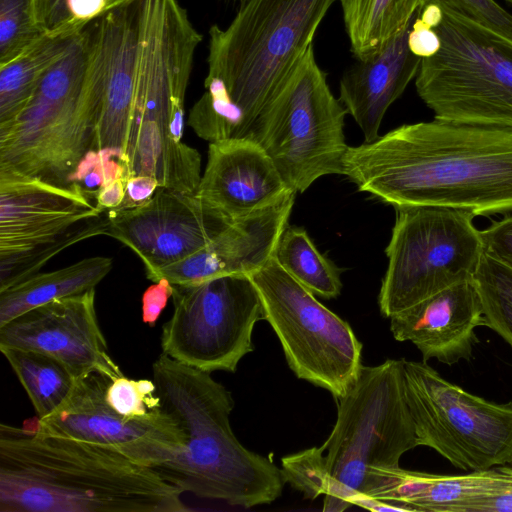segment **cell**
Wrapping results in <instances>:
<instances>
[{
	"label": "cell",
	"instance_id": "obj_1",
	"mask_svg": "<svg viewBox=\"0 0 512 512\" xmlns=\"http://www.w3.org/2000/svg\"><path fill=\"white\" fill-rule=\"evenodd\" d=\"M343 175L394 208L512 212V131L435 119L349 146Z\"/></svg>",
	"mask_w": 512,
	"mask_h": 512
},
{
	"label": "cell",
	"instance_id": "obj_2",
	"mask_svg": "<svg viewBox=\"0 0 512 512\" xmlns=\"http://www.w3.org/2000/svg\"><path fill=\"white\" fill-rule=\"evenodd\" d=\"M36 428L0 425L1 512L189 510L184 492L154 468L114 449Z\"/></svg>",
	"mask_w": 512,
	"mask_h": 512
},
{
	"label": "cell",
	"instance_id": "obj_3",
	"mask_svg": "<svg viewBox=\"0 0 512 512\" xmlns=\"http://www.w3.org/2000/svg\"><path fill=\"white\" fill-rule=\"evenodd\" d=\"M337 0H242L226 28L209 31L205 91L188 120L208 142L250 138L285 77Z\"/></svg>",
	"mask_w": 512,
	"mask_h": 512
},
{
	"label": "cell",
	"instance_id": "obj_4",
	"mask_svg": "<svg viewBox=\"0 0 512 512\" xmlns=\"http://www.w3.org/2000/svg\"><path fill=\"white\" fill-rule=\"evenodd\" d=\"M161 409L186 435L183 451L156 468L164 479L201 498L251 508L282 493L281 468L244 447L234 435L231 393L210 373L182 364L165 353L152 365Z\"/></svg>",
	"mask_w": 512,
	"mask_h": 512
},
{
	"label": "cell",
	"instance_id": "obj_5",
	"mask_svg": "<svg viewBox=\"0 0 512 512\" xmlns=\"http://www.w3.org/2000/svg\"><path fill=\"white\" fill-rule=\"evenodd\" d=\"M202 41L178 0H142L137 74L122 163L128 178L196 193L201 155L183 141L185 95Z\"/></svg>",
	"mask_w": 512,
	"mask_h": 512
},
{
	"label": "cell",
	"instance_id": "obj_6",
	"mask_svg": "<svg viewBox=\"0 0 512 512\" xmlns=\"http://www.w3.org/2000/svg\"><path fill=\"white\" fill-rule=\"evenodd\" d=\"M101 104L83 28L19 115L0 125V171L71 185L70 176L93 149Z\"/></svg>",
	"mask_w": 512,
	"mask_h": 512
},
{
	"label": "cell",
	"instance_id": "obj_7",
	"mask_svg": "<svg viewBox=\"0 0 512 512\" xmlns=\"http://www.w3.org/2000/svg\"><path fill=\"white\" fill-rule=\"evenodd\" d=\"M326 451L328 489L323 511L355 506L375 485L376 473L399 467L401 456L419 446L405 392L404 359L362 366L338 399Z\"/></svg>",
	"mask_w": 512,
	"mask_h": 512
},
{
	"label": "cell",
	"instance_id": "obj_8",
	"mask_svg": "<svg viewBox=\"0 0 512 512\" xmlns=\"http://www.w3.org/2000/svg\"><path fill=\"white\" fill-rule=\"evenodd\" d=\"M438 2L441 45L421 60L419 97L435 119L512 131V41Z\"/></svg>",
	"mask_w": 512,
	"mask_h": 512
},
{
	"label": "cell",
	"instance_id": "obj_9",
	"mask_svg": "<svg viewBox=\"0 0 512 512\" xmlns=\"http://www.w3.org/2000/svg\"><path fill=\"white\" fill-rule=\"evenodd\" d=\"M347 110L330 90L313 45L295 63L248 139L268 154L287 187L306 191L316 180L343 175Z\"/></svg>",
	"mask_w": 512,
	"mask_h": 512
},
{
	"label": "cell",
	"instance_id": "obj_10",
	"mask_svg": "<svg viewBox=\"0 0 512 512\" xmlns=\"http://www.w3.org/2000/svg\"><path fill=\"white\" fill-rule=\"evenodd\" d=\"M107 224V211L78 183L59 186L0 171V291L72 245L104 235Z\"/></svg>",
	"mask_w": 512,
	"mask_h": 512
},
{
	"label": "cell",
	"instance_id": "obj_11",
	"mask_svg": "<svg viewBox=\"0 0 512 512\" xmlns=\"http://www.w3.org/2000/svg\"><path fill=\"white\" fill-rule=\"evenodd\" d=\"M395 210L378 296L387 318L444 288L474 279L484 253L473 224L476 216L469 211L435 206Z\"/></svg>",
	"mask_w": 512,
	"mask_h": 512
},
{
	"label": "cell",
	"instance_id": "obj_12",
	"mask_svg": "<svg viewBox=\"0 0 512 512\" xmlns=\"http://www.w3.org/2000/svg\"><path fill=\"white\" fill-rule=\"evenodd\" d=\"M249 276L264 320L276 333L290 369L336 399L344 396L362 367V344L351 326L290 276L274 256Z\"/></svg>",
	"mask_w": 512,
	"mask_h": 512
},
{
	"label": "cell",
	"instance_id": "obj_13",
	"mask_svg": "<svg viewBox=\"0 0 512 512\" xmlns=\"http://www.w3.org/2000/svg\"><path fill=\"white\" fill-rule=\"evenodd\" d=\"M404 377L419 446L467 471L512 463V402L475 396L424 361L404 359Z\"/></svg>",
	"mask_w": 512,
	"mask_h": 512
},
{
	"label": "cell",
	"instance_id": "obj_14",
	"mask_svg": "<svg viewBox=\"0 0 512 512\" xmlns=\"http://www.w3.org/2000/svg\"><path fill=\"white\" fill-rule=\"evenodd\" d=\"M173 314L163 325L161 347L172 359L204 372H234L254 350L252 333L264 319L248 275H226L172 284Z\"/></svg>",
	"mask_w": 512,
	"mask_h": 512
},
{
	"label": "cell",
	"instance_id": "obj_15",
	"mask_svg": "<svg viewBox=\"0 0 512 512\" xmlns=\"http://www.w3.org/2000/svg\"><path fill=\"white\" fill-rule=\"evenodd\" d=\"M110 381L99 372L79 378L62 405L39 418L36 429L114 449L152 468L180 454L186 435L179 423L162 409L143 417L122 416L106 400Z\"/></svg>",
	"mask_w": 512,
	"mask_h": 512
},
{
	"label": "cell",
	"instance_id": "obj_16",
	"mask_svg": "<svg viewBox=\"0 0 512 512\" xmlns=\"http://www.w3.org/2000/svg\"><path fill=\"white\" fill-rule=\"evenodd\" d=\"M105 236L131 249L146 276L205 247L233 222L196 193L160 187L145 204L107 211Z\"/></svg>",
	"mask_w": 512,
	"mask_h": 512
},
{
	"label": "cell",
	"instance_id": "obj_17",
	"mask_svg": "<svg viewBox=\"0 0 512 512\" xmlns=\"http://www.w3.org/2000/svg\"><path fill=\"white\" fill-rule=\"evenodd\" d=\"M1 347L48 354L77 379L93 372L111 380L123 376L97 320L95 289L38 306L0 325Z\"/></svg>",
	"mask_w": 512,
	"mask_h": 512
},
{
	"label": "cell",
	"instance_id": "obj_18",
	"mask_svg": "<svg viewBox=\"0 0 512 512\" xmlns=\"http://www.w3.org/2000/svg\"><path fill=\"white\" fill-rule=\"evenodd\" d=\"M142 0L106 11L84 27L88 61L102 91L93 150L125 149L137 74Z\"/></svg>",
	"mask_w": 512,
	"mask_h": 512
},
{
	"label": "cell",
	"instance_id": "obj_19",
	"mask_svg": "<svg viewBox=\"0 0 512 512\" xmlns=\"http://www.w3.org/2000/svg\"><path fill=\"white\" fill-rule=\"evenodd\" d=\"M296 192L289 190L270 206L234 221L205 247L159 269L147 278H165L171 284L187 285L226 275H251L275 254L288 226Z\"/></svg>",
	"mask_w": 512,
	"mask_h": 512
},
{
	"label": "cell",
	"instance_id": "obj_20",
	"mask_svg": "<svg viewBox=\"0 0 512 512\" xmlns=\"http://www.w3.org/2000/svg\"><path fill=\"white\" fill-rule=\"evenodd\" d=\"M478 326H486L483 304L474 279L456 283L390 318L397 341H410L423 361L453 365L470 360Z\"/></svg>",
	"mask_w": 512,
	"mask_h": 512
},
{
	"label": "cell",
	"instance_id": "obj_21",
	"mask_svg": "<svg viewBox=\"0 0 512 512\" xmlns=\"http://www.w3.org/2000/svg\"><path fill=\"white\" fill-rule=\"evenodd\" d=\"M289 190L266 151L252 139L237 138L209 143L196 195L234 222L270 206Z\"/></svg>",
	"mask_w": 512,
	"mask_h": 512
},
{
	"label": "cell",
	"instance_id": "obj_22",
	"mask_svg": "<svg viewBox=\"0 0 512 512\" xmlns=\"http://www.w3.org/2000/svg\"><path fill=\"white\" fill-rule=\"evenodd\" d=\"M410 26L374 55L357 60L340 79L339 100L361 129L365 143L380 137L386 111L417 76L422 59L409 49Z\"/></svg>",
	"mask_w": 512,
	"mask_h": 512
},
{
	"label": "cell",
	"instance_id": "obj_23",
	"mask_svg": "<svg viewBox=\"0 0 512 512\" xmlns=\"http://www.w3.org/2000/svg\"><path fill=\"white\" fill-rule=\"evenodd\" d=\"M112 266L110 257L84 258L58 270L38 272L0 291V325L38 306L95 289Z\"/></svg>",
	"mask_w": 512,
	"mask_h": 512
},
{
	"label": "cell",
	"instance_id": "obj_24",
	"mask_svg": "<svg viewBox=\"0 0 512 512\" xmlns=\"http://www.w3.org/2000/svg\"><path fill=\"white\" fill-rule=\"evenodd\" d=\"M339 1L350 50L356 60H364L407 28L421 8L437 0Z\"/></svg>",
	"mask_w": 512,
	"mask_h": 512
},
{
	"label": "cell",
	"instance_id": "obj_25",
	"mask_svg": "<svg viewBox=\"0 0 512 512\" xmlns=\"http://www.w3.org/2000/svg\"><path fill=\"white\" fill-rule=\"evenodd\" d=\"M79 33L45 34L12 60L0 64V125L19 115L43 76L68 52Z\"/></svg>",
	"mask_w": 512,
	"mask_h": 512
},
{
	"label": "cell",
	"instance_id": "obj_26",
	"mask_svg": "<svg viewBox=\"0 0 512 512\" xmlns=\"http://www.w3.org/2000/svg\"><path fill=\"white\" fill-rule=\"evenodd\" d=\"M37 416L53 413L68 398L78 380L58 359L35 350L1 347Z\"/></svg>",
	"mask_w": 512,
	"mask_h": 512
},
{
	"label": "cell",
	"instance_id": "obj_27",
	"mask_svg": "<svg viewBox=\"0 0 512 512\" xmlns=\"http://www.w3.org/2000/svg\"><path fill=\"white\" fill-rule=\"evenodd\" d=\"M274 257L290 276L314 295L331 299L341 293L340 269L317 249L302 227H286Z\"/></svg>",
	"mask_w": 512,
	"mask_h": 512
},
{
	"label": "cell",
	"instance_id": "obj_28",
	"mask_svg": "<svg viewBox=\"0 0 512 512\" xmlns=\"http://www.w3.org/2000/svg\"><path fill=\"white\" fill-rule=\"evenodd\" d=\"M474 282L482 300L486 326L512 347V269L484 252Z\"/></svg>",
	"mask_w": 512,
	"mask_h": 512
},
{
	"label": "cell",
	"instance_id": "obj_29",
	"mask_svg": "<svg viewBox=\"0 0 512 512\" xmlns=\"http://www.w3.org/2000/svg\"><path fill=\"white\" fill-rule=\"evenodd\" d=\"M45 33L38 24L35 0H0V64H4Z\"/></svg>",
	"mask_w": 512,
	"mask_h": 512
},
{
	"label": "cell",
	"instance_id": "obj_30",
	"mask_svg": "<svg viewBox=\"0 0 512 512\" xmlns=\"http://www.w3.org/2000/svg\"><path fill=\"white\" fill-rule=\"evenodd\" d=\"M281 472L285 483L302 492L308 499L325 496L328 473L324 450L312 447L281 459Z\"/></svg>",
	"mask_w": 512,
	"mask_h": 512
},
{
	"label": "cell",
	"instance_id": "obj_31",
	"mask_svg": "<svg viewBox=\"0 0 512 512\" xmlns=\"http://www.w3.org/2000/svg\"><path fill=\"white\" fill-rule=\"evenodd\" d=\"M106 400L116 412L129 418L143 417L161 409L153 380H132L124 375L110 381Z\"/></svg>",
	"mask_w": 512,
	"mask_h": 512
},
{
	"label": "cell",
	"instance_id": "obj_32",
	"mask_svg": "<svg viewBox=\"0 0 512 512\" xmlns=\"http://www.w3.org/2000/svg\"><path fill=\"white\" fill-rule=\"evenodd\" d=\"M461 13L512 41V14L495 0H445Z\"/></svg>",
	"mask_w": 512,
	"mask_h": 512
},
{
	"label": "cell",
	"instance_id": "obj_33",
	"mask_svg": "<svg viewBox=\"0 0 512 512\" xmlns=\"http://www.w3.org/2000/svg\"><path fill=\"white\" fill-rule=\"evenodd\" d=\"M483 251L512 269V213L479 230Z\"/></svg>",
	"mask_w": 512,
	"mask_h": 512
},
{
	"label": "cell",
	"instance_id": "obj_34",
	"mask_svg": "<svg viewBox=\"0 0 512 512\" xmlns=\"http://www.w3.org/2000/svg\"><path fill=\"white\" fill-rule=\"evenodd\" d=\"M38 24L45 34H77L69 28L66 0H35Z\"/></svg>",
	"mask_w": 512,
	"mask_h": 512
},
{
	"label": "cell",
	"instance_id": "obj_35",
	"mask_svg": "<svg viewBox=\"0 0 512 512\" xmlns=\"http://www.w3.org/2000/svg\"><path fill=\"white\" fill-rule=\"evenodd\" d=\"M441 41L437 31L415 16L409 33L408 46L417 57L424 59L433 56L440 49Z\"/></svg>",
	"mask_w": 512,
	"mask_h": 512
},
{
	"label": "cell",
	"instance_id": "obj_36",
	"mask_svg": "<svg viewBox=\"0 0 512 512\" xmlns=\"http://www.w3.org/2000/svg\"><path fill=\"white\" fill-rule=\"evenodd\" d=\"M142 295V320L153 327L172 297L173 286L165 278L154 282Z\"/></svg>",
	"mask_w": 512,
	"mask_h": 512
},
{
	"label": "cell",
	"instance_id": "obj_37",
	"mask_svg": "<svg viewBox=\"0 0 512 512\" xmlns=\"http://www.w3.org/2000/svg\"><path fill=\"white\" fill-rule=\"evenodd\" d=\"M156 178L149 175H134L126 180L124 199L117 209L128 210L148 202L160 188Z\"/></svg>",
	"mask_w": 512,
	"mask_h": 512
},
{
	"label": "cell",
	"instance_id": "obj_38",
	"mask_svg": "<svg viewBox=\"0 0 512 512\" xmlns=\"http://www.w3.org/2000/svg\"><path fill=\"white\" fill-rule=\"evenodd\" d=\"M126 180L121 177L99 188L95 194L97 205L106 211L117 209L124 199Z\"/></svg>",
	"mask_w": 512,
	"mask_h": 512
},
{
	"label": "cell",
	"instance_id": "obj_39",
	"mask_svg": "<svg viewBox=\"0 0 512 512\" xmlns=\"http://www.w3.org/2000/svg\"><path fill=\"white\" fill-rule=\"evenodd\" d=\"M139 0H104L105 12Z\"/></svg>",
	"mask_w": 512,
	"mask_h": 512
},
{
	"label": "cell",
	"instance_id": "obj_40",
	"mask_svg": "<svg viewBox=\"0 0 512 512\" xmlns=\"http://www.w3.org/2000/svg\"><path fill=\"white\" fill-rule=\"evenodd\" d=\"M507 3H509L510 5H512V0H505Z\"/></svg>",
	"mask_w": 512,
	"mask_h": 512
},
{
	"label": "cell",
	"instance_id": "obj_41",
	"mask_svg": "<svg viewBox=\"0 0 512 512\" xmlns=\"http://www.w3.org/2000/svg\"><path fill=\"white\" fill-rule=\"evenodd\" d=\"M235 1H239V2H241L242 0H235Z\"/></svg>",
	"mask_w": 512,
	"mask_h": 512
}]
</instances>
